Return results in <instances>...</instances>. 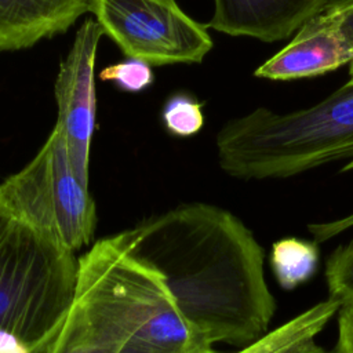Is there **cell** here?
Listing matches in <instances>:
<instances>
[{
    "mask_svg": "<svg viewBox=\"0 0 353 353\" xmlns=\"http://www.w3.org/2000/svg\"><path fill=\"white\" fill-rule=\"evenodd\" d=\"M114 237L163 276L182 316L211 343L244 347L268 332L277 305L265 254L230 211L179 204Z\"/></svg>",
    "mask_w": 353,
    "mask_h": 353,
    "instance_id": "6da1fadb",
    "label": "cell"
},
{
    "mask_svg": "<svg viewBox=\"0 0 353 353\" xmlns=\"http://www.w3.org/2000/svg\"><path fill=\"white\" fill-rule=\"evenodd\" d=\"M74 298L113 353H221L182 316L163 276L114 236L79 258Z\"/></svg>",
    "mask_w": 353,
    "mask_h": 353,
    "instance_id": "7a4b0ae2",
    "label": "cell"
},
{
    "mask_svg": "<svg viewBox=\"0 0 353 353\" xmlns=\"http://www.w3.org/2000/svg\"><path fill=\"white\" fill-rule=\"evenodd\" d=\"M215 143L221 168L245 181L290 178L338 160L353 170V81L306 109L256 108L232 119Z\"/></svg>",
    "mask_w": 353,
    "mask_h": 353,
    "instance_id": "3957f363",
    "label": "cell"
},
{
    "mask_svg": "<svg viewBox=\"0 0 353 353\" xmlns=\"http://www.w3.org/2000/svg\"><path fill=\"white\" fill-rule=\"evenodd\" d=\"M74 252L51 232L15 218L0 244V331L29 352L62 325L76 295Z\"/></svg>",
    "mask_w": 353,
    "mask_h": 353,
    "instance_id": "277c9868",
    "label": "cell"
},
{
    "mask_svg": "<svg viewBox=\"0 0 353 353\" xmlns=\"http://www.w3.org/2000/svg\"><path fill=\"white\" fill-rule=\"evenodd\" d=\"M15 218L51 232L73 252L90 244L95 201L76 176L65 134L55 124L34 157L0 183Z\"/></svg>",
    "mask_w": 353,
    "mask_h": 353,
    "instance_id": "5b68a950",
    "label": "cell"
},
{
    "mask_svg": "<svg viewBox=\"0 0 353 353\" xmlns=\"http://www.w3.org/2000/svg\"><path fill=\"white\" fill-rule=\"evenodd\" d=\"M90 12L125 57L152 66L200 63L214 44L176 0H91Z\"/></svg>",
    "mask_w": 353,
    "mask_h": 353,
    "instance_id": "8992f818",
    "label": "cell"
},
{
    "mask_svg": "<svg viewBox=\"0 0 353 353\" xmlns=\"http://www.w3.org/2000/svg\"><path fill=\"white\" fill-rule=\"evenodd\" d=\"M103 30L95 19H85L74 34L72 48L61 61L55 80L57 124L65 134L70 164L79 181L88 186L90 149L95 131V59Z\"/></svg>",
    "mask_w": 353,
    "mask_h": 353,
    "instance_id": "52a82bcc",
    "label": "cell"
},
{
    "mask_svg": "<svg viewBox=\"0 0 353 353\" xmlns=\"http://www.w3.org/2000/svg\"><path fill=\"white\" fill-rule=\"evenodd\" d=\"M352 59V50L338 23L323 10L283 50L258 66L254 76L280 81L314 77L349 65Z\"/></svg>",
    "mask_w": 353,
    "mask_h": 353,
    "instance_id": "ba28073f",
    "label": "cell"
},
{
    "mask_svg": "<svg viewBox=\"0 0 353 353\" xmlns=\"http://www.w3.org/2000/svg\"><path fill=\"white\" fill-rule=\"evenodd\" d=\"M330 0H214L208 28L265 43L290 37L319 15Z\"/></svg>",
    "mask_w": 353,
    "mask_h": 353,
    "instance_id": "9c48e42d",
    "label": "cell"
},
{
    "mask_svg": "<svg viewBox=\"0 0 353 353\" xmlns=\"http://www.w3.org/2000/svg\"><path fill=\"white\" fill-rule=\"evenodd\" d=\"M91 0H0V51H19L66 33Z\"/></svg>",
    "mask_w": 353,
    "mask_h": 353,
    "instance_id": "30bf717a",
    "label": "cell"
},
{
    "mask_svg": "<svg viewBox=\"0 0 353 353\" xmlns=\"http://www.w3.org/2000/svg\"><path fill=\"white\" fill-rule=\"evenodd\" d=\"M341 302L327 298L305 312L296 314L287 323L268 331L258 341L240 347L234 353H279L296 343L314 339V336L338 313Z\"/></svg>",
    "mask_w": 353,
    "mask_h": 353,
    "instance_id": "8fae6325",
    "label": "cell"
},
{
    "mask_svg": "<svg viewBox=\"0 0 353 353\" xmlns=\"http://www.w3.org/2000/svg\"><path fill=\"white\" fill-rule=\"evenodd\" d=\"M320 251L317 241L285 237L276 241L270 250L272 272L284 290H294L309 281L317 270Z\"/></svg>",
    "mask_w": 353,
    "mask_h": 353,
    "instance_id": "7c38bea8",
    "label": "cell"
},
{
    "mask_svg": "<svg viewBox=\"0 0 353 353\" xmlns=\"http://www.w3.org/2000/svg\"><path fill=\"white\" fill-rule=\"evenodd\" d=\"M30 353H109L92 327L84 307L74 299L59 330Z\"/></svg>",
    "mask_w": 353,
    "mask_h": 353,
    "instance_id": "4fadbf2b",
    "label": "cell"
},
{
    "mask_svg": "<svg viewBox=\"0 0 353 353\" xmlns=\"http://www.w3.org/2000/svg\"><path fill=\"white\" fill-rule=\"evenodd\" d=\"M203 102L189 92L171 94L163 103L160 119L165 131L176 138L196 135L204 125Z\"/></svg>",
    "mask_w": 353,
    "mask_h": 353,
    "instance_id": "5bb4252c",
    "label": "cell"
},
{
    "mask_svg": "<svg viewBox=\"0 0 353 353\" xmlns=\"http://www.w3.org/2000/svg\"><path fill=\"white\" fill-rule=\"evenodd\" d=\"M98 77L102 81L113 83L117 90L131 94L148 90L154 81L152 65L128 57L101 69Z\"/></svg>",
    "mask_w": 353,
    "mask_h": 353,
    "instance_id": "9a60e30c",
    "label": "cell"
},
{
    "mask_svg": "<svg viewBox=\"0 0 353 353\" xmlns=\"http://www.w3.org/2000/svg\"><path fill=\"white\" fill-rule=\"evenodd\" d=\"M328 296L339 302L353 298V240L339 245L325 263Z\"/></svg>",
    "mask_w": 353,
    "mask_h": 353,
    "instance_id": "2e32d148",
    "label": "cell"
},
{
    "mask_svg": "<svg viewBox=\"0 0 353 353\" xmlns=\"http://www.w3.org/2000/svg\"><path fill=\"white\" fill-rule=\"evenodd\" d=\"M324 10L338 23L353 54V0L330 1ZM349 81H353V59L349 63Z\"/></svg>",
    "mask_w": 353,
    "mask_h": 353,
    "instance_id": "e0dca14e",
    "label": "cell"
},
{
    "mask_svg": "<svg viewBox=\"0 0 353 353\" xmlns=\"http://www.w3.org/2000/svg\"><path fill=\"white\" fill-rule=\"evenodd\" d=\"M338 338L334 353H353V298L342 301L338 309Z\"/></svg>",
    "mask_w": 353,
    "mask_h": 353,
    "instance_id": "ac0fdd59",
    "label": "cell"
},
{
    "mask_svg": "<svg viewBox=\"0 0 353 353\" xmlns=\"http://www.w3.org/2000/svg\"><path fill=\"white\" fill-rule=\"evenodd\" d=\"M15 221V215L0 190V244Z\"/></svg>",
    "mask_w": 353,
    "mask_h": 353,
    "instance_id": "d6986e66",
    "label": "cell"
},
{
    "mask_svg": "<svg viewBox=\"0 0 353 353\" xmlns=\"http://www.w3.org/2000/svg\"><path fill=\"white\" fill-rule=\"evenodd\" d=\"M0 353H30L14 335L0 331Z\"/></svg>",
    "mask_w": 353,
    "mask_h": 353,
    "instance_id": "ffe728a7",
    "label": "cell"
},
{
    "mask_svg": "<svg viewBox=\"0 0 353 353\" xmlns=\"http://www.w3.org/2000/svg\"><path fill=\"white\" fill-rule=\"evenodd\" d=\"M279 353H334V352L325 350L324 347L317 345L314 342V339H310V341H305V342L296 343L294 346H290Z\"/></svg>",
    "mask_w": 353,
    "mask_h": 353,
    "instance_id": "44dd1931",
    "label": "cell"
}]
</instances>
